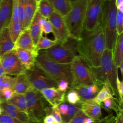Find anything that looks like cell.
<instances>
[{"label":"cell","instance_id":"6da1fadb","mask_svg":"<svg viewBox=\"0 0 123 123\" xmlns=\"http://www.w3.org/2000/svg\"><path fill=\"white\" fill-rule=\"evenodd\" d=\"M76 40L78 55L92 67L99 66L106 49L105 37L100 26L90 31L84 29L80 38Z\"/></svg>","mask_w":123,"mask_h":123},{"label":"cell","instance_id":"7a4b0ae2","mask_svg":"<svg viewBox=\"0 0 123 123\" xmlns=\"http://www.w3.org/2000/svg\"><path fill=\"white\" fill-rule=\"evenodd\" d=\"M112 57L113 51L106 48L101 57L100 66L91 68L97 85L101 87L105 84L108 85L112 95L120 99L116 87L118 68L113 62Z\"/></svg>","mask_w":123,"mask_h":123},{"label":"cell","instance_id":"3957f363","mask_svg":"<svg viewBox=\"0 0 123 123\" xmlns=\"http://www.w3.org/2000/svg\"><path fill=\"white\" fill-rule=\"evenodd\" d=\"M117 12L115 0H103L100 26L104 35L106 48L112 51L118 36L116 31Z\"/></svg>","mask_w":123,"mask_h":123},{"label":"cell","instance_id":"277c9868","mask_svg":"<svg viewBox=\"0 0 123 123\" xmlns=\"http://www.w3.org/2000/svg\"><path fill=\"white\" fill-rule=\"evenodd\" d=\"M26 100L27 115L32 122H43L45 117L50 115L52 106L41 92L31 86L24 94Z\"/></svg>","mask_w":123,"mask_h":123},{"label":"cell","instance_id":"5b68a950","mask_svg":"<svg viewBox=\"0 0 123 123\" xmlns=\"http://www.w3.org/2000/svg\"><path fill=\"white\" fill-rule=\"evenodd\" d=\"M88 0H74L72 1L70 12L63 19L70 37L78 39L84 30Z\"/></svg>","mask_w":123,"mask_h":123},{"label":"cell","instance_id":"8992f818","mask_svg":"<svg viewBox=\"0 0 123 123\" xmlns=\"http://www.w3.org/2000/svg\"><path fill=\"white\" fill-rule=\"evenodd\" d=\"M49 59L58 63H71L79 55L76 39L69 37L63 43H58L53 47L42 51Z\"/></svg>","mask_w":123,"mask_h":123},{"label":"cell","instance_id":"52a82bcc","mask_svg":"<svg viewBox=\"0 0 123 123\" xmlns=\"http://www.w3.org/2000/svg\"><path fill=\"white\" fill-rule=\"evenodd\" d=\"M36 62L57 83L64 80L69 83L71 87L73 80L71 63L55 62L47 57L42 51H39Z\"/></svg>","mask_w":123,"mask_h":123},{"label":"cell","instance_id":"ba28073f","mask_svg":"<svg viewBox=\"0 0 123 123\" xmlns=\"http://www.w3.org/2000/svg\"><path fill=\"white\" fill-rule=\"evenodd\" d=\"M71 66L73 80L70 88L79 85H97L91 66L82 57L76 56Z\"/></svg>","mask_w":123,"mask_h":123},{"label":"cell","instance_id":"9c48e42d","mask_svg":"<svg viewBox=\"0 0 123 123\" xmlns=\"http://www.w3.org/2000/svg\"><path fill=\"white\" fill-rule=\"evenodd\" d=\"M32 87L40 91L49 87H57L58 83L36 62L33 67L25 73Z\"/></svg>","mask_w":123,"mask_h":123},{"label":"cell","instance_id":"30bf717a","mask_svg":"<svg viewBox=\"0 0 123 123\" xmlns=\"http://www.w3.org/2000/svg\"><path fill=\"white\" fill-rule=\"evenodd\" d=\"M104 0H88L84 29L90 31L100 25Z\"/></svg>","mask_w":123,"mask_h":123},{"label":"cell","instance_id":"8fae6325","mask_svg":"<svg viewBox=\"0 0 123 123\" xmlns=\"http://www.w3.org/2000/svg\"><path fill=\"white\" fill-rule=\"evenodd\" d=\"M0 60L6 75L17 76L25 73L26 70L19 60L15 49L4 53Z\"/></svg>","mask_w":123,"mask_h":123},{"label":"cell","instance_id":"7c38bea8","mask_svg":"<svg viewBox=\"0 0 123 123\" xmlns=\"http://www.w3.org/2000/svg\"><path fill=\"white\" fill-rule=\"evenodd\" d=\"M48 19L52 25V33L54 37V40L57 43L65 42L70 36L63 17L57 12H54Z\"/></svg>","mask_w":123,"mask_h":123},{"label":"cell","instance_id":"4fadbf2b","mask_svg":"<svg viewBox=\"0 0 123 123\" xmlns=\"http://www.w3.org/2000/svg\"><path fill=\"white\" fill-rule=\"evenodd\" d=\"M40 92L52 107L59 106L65 101L66 92L58 90L57 87L44 88Z\"/></svg>","mask_w":123,"mask_h":123},{"label":"cell","instance_id":"5bb4252c","mask_svg":"<svg viewBox=\"0 0 123 123\" xmlns=\"http://www.w3.org/2000/svg\"><path fill=\"white\" fill-rule=\"evenodd\" d=\"M18 0H12V16L11 21L9 26L11 38L14 43L22 31L18 15Z\"/></svg>","mask_w":123,"mask_h":123},{"label":"cell","instance_id":"9a60e30c","mask_svg":"<svg viewBox=\"0 0 123 123\" xmlns=\"http://www.w3.org/2000/svg\"><path fill=\"white\" fill-rule=\"evenodd\" d=\"M81 111L93 120H97L102 115L100 105L95 102L93 99L81 102Z\"/></svg>","mask_w":123,"mask_h":123},{"label":"cell","instance_id":"2e32d148","mask_svg":"<svg viewBox=\"0 0 123 123\" xmlns=\"http://www.w3.org/2000/svg\"><path fill=\"white\" fill-rule=\"evenodd\" d=\"M12 12V0H1L0 3V32L5 27H9Z\"/></svg>","mask_w":123,"mask_h":123},{"label":"cell","instance_id":"e0dca14e","mask_svg":"<svg viewBox=\"0 0 123 123\" xmlns=\"http://www.w3.org/2000/svg\"><path fill=\"white\" fill-rule=\"evenodd\" d=\"M3 112L20 121L24 123H32L28 118L27 114L22 111L15 106L4 101L0 103Z\"/></svg>","mask_w":123,"mask_h":123},{"label":"cell","instance_id":"ac0fdd59","mask_svg":"<svg viewBox=\"0 0 123 123\" xmlns=\"http://www.w3.org/2000/svg\"><path fill=\"white\" fill-rule=\"evenodd\" d=\"M15 48L34 51H38L34 45L28 28L22 30L15 42Z\"/></svg>","mask_w":123,"mask_h":123},{"label":"cell","instance_id":"d6986e66","mask_svg":"<svg viewBox=\"0 0 123 123\" xmlns=\"http://www.w3.org/2000/svg\"><path fill=\"white\" fill-rule=\"evenodd\" d=\"M17 56L26 69H31L36 62V59L39 51H34L15 48Z\"/></svg>","mask_w":123,"mask_h":123},{"label":"cell","instance_id":"ffe728a7","mask_svg":"<svg viewBox=\"0 0 123 123\" xmlns=\"http://www.w3.org/2000/svg\"><path fill=\"white\" fill-rule=\"evenodd\" d=\"M15 48V43L11 38L9 27L4 28L0 32V58L4 53Z\"/></svg>","mask_w":123,"mask_h":123},{"label":"cell","instance_id":"44dd1931","mask_svg":"<svg viewBox=\"0 0 123 123\" xmlns=\"http://www.w3.org/2000/svg\"><path fill=\"white\" fill-rule=\"evenodd\" d=\"M42 17V16L37 11L28 27L33 43L36 48L40 37L42 36L41 26L39 23L40 20Z\"/></svg>","mask_w":123,"mask_h":123},{"label":"cell","instance_id":"7402d4cb","mask_svg":"<svg viewBox=\"0 0 123 123\" xmlns=\"http://www.w3.org/2000/svg\"><path fill=\"white\" fill-rule=\"evenodd\" d=\"M37 11V3L35 0H25L24 21L22 30L28 28Z\"/></svg>","mask_w":123,"mask_h":123},{"label":"cell","instance_id":"603a6c76","mask_svg":"<svg viewBox=\"0 0 123 123\" xmlns=\"http://www.w3.org/2000/svg\"><path fill=\"white\" fill-rule=\"evenodd\" d=\"M112 57L114 64L119 68L121 64L123 63V33L117 36Z\"/></svg>","mask_w":123,"mask_h":123},{"label":"cell","instance_id":"cb8c5ba5","mask_svg":"<svg viewBox=\"0 0 123 123\" xmlns=\"http://www.w3.org/2000/svg\"><path fill=\"white\" fill-rule=\"evenodd\" d=\"M123 101H121L118 98L111 96L104 100L100 104L102 107L106 112L111 113L112 111H114L117 114L120 111L123 110Z\"/></svg>","mask_w":123,"mask_h":123},{"label":"cell","instance_id":"d4e9b609","mask_svg":"<svg viewBox=\"0 0 123 123\" xmlns=\"http://www.w3.org/2000/svg\"><path fill=\"white\" fill-rule=\"evenodd\" d=\"M30 87V84L25 73L15 76V81L12 88L14 92L25 94Z\"/></svg>","mask_w":123,"mask_h":123},{"label":"cell","instance_id":"484cf974","mask_svg":"<svg viewBox=\"0 0 123 123\" xmlns=\"http://www.w3.org/2000/svg\"><path fill=\"white\" fill-rule=\"evenodd\" d=\"M53 6L54 12L62 17L65 16L71 10L72 1L71 0H49Z\"/></svg>","mask_w":123,"mask_h":123},{"label":"cell","instance_id":"4316f807","mask_svg":"<svg viewBox=\"0 0 123 123\" xmlns=\"http://www.w3.org/2000/svg\"><path fill=\"white\" fill-rule=\"evenodd\" d=\"M37 12L43 17L48 19L54 10L49 0H40L37 4Z\"/></svg>","mask_w":123,"mask_h":123},{"label":"cell","instance_id":"83f0119b","mask_svg":"<svg viewBox=\"0 0 123 123\" xmlns=\"http://www.w3.org/2000/svg\"><path fill=\"white\" fill-rule=\"evenodd\" d=\"M6 101L8 103L15 106L20 111L27 114L26 100L24 94L14 92L13 96L10 99Z\"/></svg>","mask_w":123,"mask_h":123},{"label":"cell","instance_id":"f1b7e54d","mask_svg":"<svg viewBox=\"0 0 123 123\" xmlns=\"http://www.w3.org/2000/svg\"><path fill=\"white\" fill-rule=\"evenodd\" d=\"M113 96L112 95L111 90L108 85L105 84L103 85L102 87L93 98L94 100L98 104L100 105L101 103L106 99Z\"/></svg>","mask_w":123,"mask_h":123},{"label":"cell","instance_id":"f546056e","mask_svg":"<svg viewBox=\"0 0 123 123\" xmlns=\"http://www.w3.org/2000/svg\"><path fill=\"white\" fill-rule=\"evenodd\" d=\"M81 102L75 104H68V110L66 113L62 116L63 123H67L70 119H71L75 114L81 110Z\"/></svg>","mask_w":123,"mask_h":123},{"label":"cell","instance_id":"4dcf8cb0","mask_svg":"<svg viewBox=\"0 0 123 123\" xmlns=\"http://www.w3.org/2000/svg\"><path fill=\"white\" fill-rule=\"evenodd\" d=\"M57 43V42L55 40H52L42 36L40 37L37 43L36 49L37 51H40L41 50H45L49 49Z\"/></svg>","mask_w":123,"mask_h":123},{"label":"cell","instance_id":"1f68e13d","mask_svg":"<svg viewBox=\"0 0 123 123\" xmlns=\"http://www.w3.org/2000/svg\"><path fill=\"white\" fill-rule=\"evenodd\" d=\"M15 81V77H12L8 75H4L0 77V91L4 88L12 89Z\"/></svg>","mask_w":123,"mask_h":123},{"label":"cell","instance_id":"d6a6232c","mask_svg":"<svg viewBox=\"0 0 123 123\" xmlns=\"http://www.w3.org/2000/svg\"><path fill=\"white\" fill-rule=\"evenodd\" d=\"M65 101L69 104H75L81 102V99L78 92L74 89H69L65 93Z\"/></svg>","mask_w":123,"mask_h":123},{"label":"cell","instance_id":"836d02e7","mask_svg":"<svg viewBox=\"0 0 123 123\" xmlns=\"http://www.w3.org/2000/svg\"><path fill=\"white\" fill-rule=\"evenodd\" d=\"M116 31L118 35L123 33V12L118 10L116 15Z\"/></svg>","mask_w":123,"mask_h":123},{"label":"cell","instance_id":"e575fe53","mask_svg":"<svg viewBox=\"0 0 123 123\" xmlns=\"http://www.w3.org/2000/svg\"><path fill=\"white\" fill-rule=\"evenodd\" d=\"M0 123H24L3 112L0 114Z\"/></svg>","mask_w":123,"mask_h":123},{"label":"cell","instance_id":"d590c367","mask_svg":"<svg viewBox=\"0 0 123 123\" xmlns=\"http://www.w3.org/2000/svg\"><path fill=\"white\" fill-rule=\"evenodd\" d=\"M86 117L87 116L80 110L67 123H84Z\"/></svg>","mask_w":123,"mask_h":123},{"label":"cell","instance_id":"8d00e7d4","mask_svg":"<svg viewBox=\"0 0 123 123\" xmlns=\"http://www.w3.org/2000/svg\"><path fill=\"white\" fill-rule=\"evenodd\" d=\"M116 120V116L113 113H109V114L104 117L95 120L93 123H115Z\"/></svg>","mask_w":123,"mask_h":123},{"label":"cell","instance_id":"74e56055","mask_svg":"<svg viewBox=\"0 0 123 123\" xmlns=\"http://www.w3.org/2000/svg\"><path fill=\"white\" fill-rule=\"evenodd\" d=\"M24 5L25 0H18V15L22 30L24 21Z\"/></svg>","mask_w":123,"mask_h":123},{"label":"cell","instance_id":"f35d334b","mask_svg":"<svg viewBox=\"0 0 123 123\" xmlns=\"http://www.w3.org/2000/svg\"><path fill=\"white\" fill-rule=\"evenodd\" d=\"M57 88L60 91L66 92L69 89H70V85L68 81L64 80H62L58 82Z\"/></svg>","mask_w":123,"mask_h":123},{"label":"cell","instance_id":"ab89813d","mask_svg":"<svg viewBox=\"0 0 123 123\" xmlns=\"http://www.w3.org/2000/svg\"><path fill=\"white\" fill-rule=\"evenodd\" d=\"M50 115L54 118L58 123H63L62 117L59 112V106L52 107V111Z\"/></svg>","mask_w":123,"mask_h":123},{"label":"cell","instance_id":"60d3db41","mask_svg":"<svg viewBox=\"0 0 123 123\" xmlns=\"http://www.w3.org/2000/svg\"><path fill=\"white\" fill-rule=\"evenodd\" d=\"M41 29L42 34L44 33L45 35L52 33V26L50 22L47 19L46 22L41 25Z\"/></svg>","mask_w":123,"mask_h":123},{"label":"cell","instance_id":"b9f144b4","mask_svg":"<svg viewBox=\"0 0 123 123\" xmlns=\"http://www.w3.org/2000/svg\"><path fill=\"white\" fill-rule=\"evenodd\" d=\"M123 83L122 81L120 80L119 77L117 78L116 80V87L117 90L119 95L120 100L123 101Z\"/></svg>","mask_w":123,"mask_h":123},{"label":"cell","instance_id":"7bdbcfd3","mask_svg":"<svg viewBox=\"0 0 123 123\" xmlns=\"http://www.w3.org/2000/svg\"><path fill=\"white\" fill-rule=\"evenodd\" d=\"M1 93L3 97L6 101L10 99L14 95V92L11 88H4L1 90Z\"/></svg>","mask_w":123,"mask_h":123},{"label":"cell","instance_id":"ee69618b","mask_svg":"<svg viewBox=\"0 0 123 123\" xmlns=\"http://www.w3.org/2000/svg\"><path fill=\"white\" fill-rule=\"evenodd\" d=\"M68 110V104L65 103H63L59 106V110L61 114L62 115H65Z\"/></svg>","mask_w":123,"mask_h":123},{"label":"cell","instance_id":"f6af8a7d","mask_svg":"<svg viewBox=\"0 0 123 123\" xmlns=\"http://www.w3.org/2000/svg\"><path fill=\"white\" fill-rule=\"evenodd\" d=\"M43 123H58L51 115H48L45 117Z\"/></svg>","mask_w":123,"mask_h":123},{"label":"cell","instance_id":"bcb514c9","mask_svg":"<svg viewBox=\"0 0 123 123\" xmlns=\"http://www.w3.org/2000/svg\"><path fill=\"white\" fill-rule=\"evenodd\" d=\"M116 120L115 123H123V110H121L116 114Z\"/></svg>","mask_w":123,"mask_h":123},{"label":"cell","instance_id":"7dc6e473","mask_svg":"<svg viewBox=\"0 0 123 123\" xmlns=\"http://www.w3.org/2000/svg\"><path fill=\"white\" fill-rule=\"evenodd\" d=\"M115 5L117 10L123 12V0H115Z\"/></svg>","mask_w":123,"mask_h":123},{"label":"cell","instance_id":"c3c4849f","mask_svg":"<svg viewBox=\"0 0 123 123\" xmlns=\"http://www.w3.org/2000/svg\"><path fill=\"white\" fill-rule=\"evenodd\" d=\"M4 75H5V72L0 60V77Z\"/></svg>","mask_w":123,"mask_h":123},{"label":"cell","instance_id":"681fc988","mask_svg":"<svg viewBox=\"0 0 123 123\" xmlns=\"http://www.w3.org/2000/svg\"><path fill=\"white\" fill-rule=\"evenodd\" d=\"M94 120H93L92 119L89 118V117H86L84 122V123H93Z\"/></svg>","mask_w":123,"mask_h":123},{"label":"cell","instance_id":"f907efd6","mask_svg":"<svg viewBox=\"0 0 123 123\" xmlns=\"http://www.w3.org/2000/svg\"><path fill=\"white\" fill-rule=\"evenodd\" d=\"M4 101H6V100L3 97L2 94L1 93V91H0V103Z\"/></svg>","mask_w":123,"mask_h":123},{"label":"cell","instance_id":"816d5d0a","mask_svg":"<svg viewBox=\"0 0 123 123\" xmlns=\"http://www.w3.org/2000/svg\"><path fill=\"white\" fill-rule=\"evenodd\" d=\"M123 63L121 64V65L120 66V67H119V68L120 69V71H121V72L122 75H123Z\"/></svg>","mask_w":123,"mask_h":123},{"label":"cell","instance_id":"f5cc1de1","mask_svg":"<svg viewBox=\"0 0 123 123\" xmlns=\"http://www.w3.org/2000/svg\"><path fill=\"white\" fill-rule=\"evenodd\" d=\"M2 109L1 108V107H0V114H1V113L2 112Z\"/></svg>","mask_w":123,"mask_h":123},{"label":"cell","instance_id":"db71d44e","mask_svg":"<svg viewBox=\"0 0 123 123\" xmlns=\"http://www.w3.org/2000/svg\"><path fill=\"white\" fill-rule=\"evenodd\" d=\"M32 123H43V122H33Z\"/></svg>","mask_w":123,"mask_h":123},{"label":"cell","instance_id":"11a10c76","mask_svg":"<svg viewBox=\"0 0 123 123\" xmlns=\"http://www.w3.org/2000/svg\"><path fill=\"white\" fill-rule=\"evenodd\" d=\"M36 0V1L37 2V3L38 2V1L40 0Z\"/></svg>","mask_w":123,"mask_h":123},{"label":"cell","instance_id":"9f6ffc18","mask_svg":"<svg viewBox=\"0 0 123 123\" xmlns=\"http://www.w3.org/2000/svg\"><path fill=\"white\" fill-rule=\"evenodd\" d=\"M1 0H0V2H1Z\"/></svg>","mask_w":123,"mask_h":123},{"label":"cell","instance_id":"6f0895ef","mask_svg":"<svg viewBox=\"0 0 123 123\" xmlns=\"http://www.w3.org/2000/svg\"><path fill=\"white\" fill-rule=\"evenodd\" d=\"M71 0L72 1H73V0Z\"/></svg>","mask_w":123,"mask_h":123}]
</instances>
